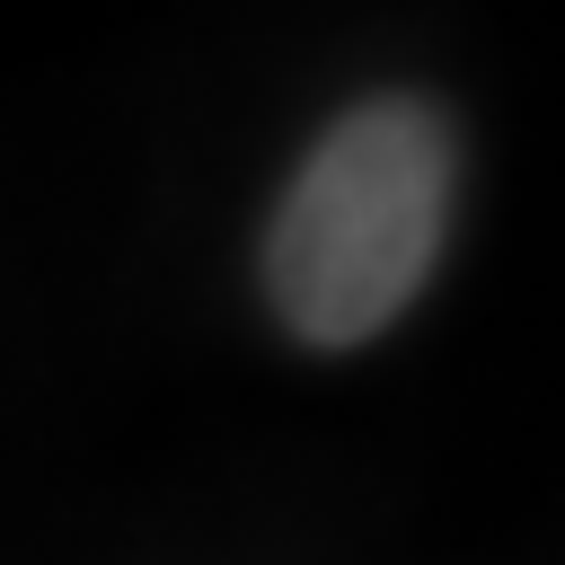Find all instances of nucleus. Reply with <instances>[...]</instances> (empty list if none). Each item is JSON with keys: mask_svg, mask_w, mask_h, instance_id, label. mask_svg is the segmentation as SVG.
Instances as JSON below:
<instances>
[{"mask_svg": "<svg viewBox=\"0 0 565 565\" xmlns=\"http://www.w3.org/2000/svg\"><path fill=\"white\" fill-rule=\"evenodd\" d=\"M459 141L433 97H362L265 221V291L300 344H362L433 282Z\"/></svg>", "mask_w": 565, "mask_h": 565, "instance_id": "nucleus-1", "label": "nucleus"}]
</instances>
